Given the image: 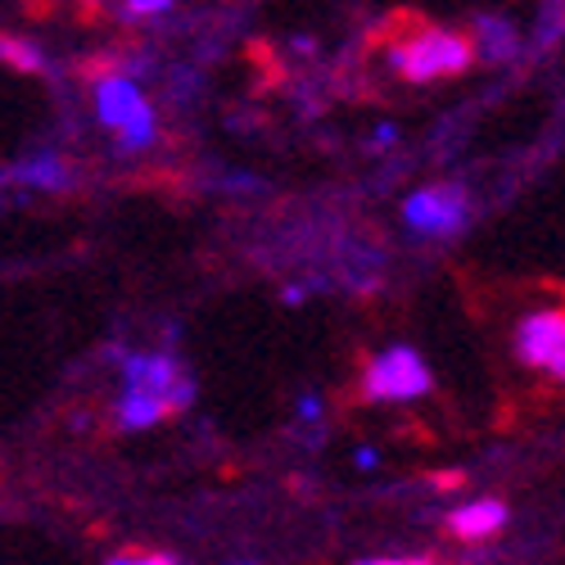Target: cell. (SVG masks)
Returning a JSON list of instances; mask_svg holds the SVG:
<instances>
[{
    "instance_id": "6da1fadb",
    "label": "cell",
    "mask_w": 565,
    "mask_h": 565,
    "mask_svg": "<svg viewBox=\"0 0 565 565\" xmlns=\"http://www.w3.org/2000/svg\"><path fill=\"white\" fill-rule=\"evenodd\" d=\"M476 60V45L461 32H448V28H435V32H420L416 41H403L390 51V64L394 73H403L407 82H439V77H457L470 68Z\"/></svg>"
},
{
    "instance_id": "7a4b0ae2",
    "label": "cell",
    "mask_w": 565,
    "mask_h": 565,
    "mask_svg": "<svg viewBox=\"0 0 565 565\" xmlns=\"http://www.w3.org/2000/svg\"><path fill=\"white\" fill-rule=\"evenodd\" d=\"M96 118L118 131L122 150H146V146H154V136H159L150 100L140 96V86L131 77H118V73L96 82Z\"/></svg>"
},
{
    "instance_id": "3957f363",
    "label": "cell",
    "mask_w": 565,
    "mask_h": 565,
    "mask_svg": "<svg viewBox=\"0 0 565 565\" xmlns=\"http://www.w3.org/2000/svg\"><path fill=\"white\" fill-rule=\"evenodd\" d=\"M430 390H435V375H430L426 358L407 344L385 349L362 375V394L371 403H412V398H426Z\"/></svg>"
},
{
    "instance_id": "277c9868",
    "label": "cell",
    "mask_w": 565,
    "mask_h": 565,
    "mask_svg": "<svg viewBox=\"0 0 565 565\" xmlns=\"http://www.w3.org/2000/svg\"><path fill=\"white\" fill-rule=\"evenodd\" d=\"M470 217V200L461 185H426V191H412L403 200V222L407 231L426 235V241H448L457 235Z\"/></svg>"
},
{
    "instance_id": "5b68a950",
    "label": "cell",
    "mask_w": 565,
    "mask_h": 565,
    "mask_svg": "<svg viewBox=\"0 0 565 565\" xmlns=\"http://www.w3.org/2000/svg\"><path fill=\"white\" fill-rule=\"evenodd\" d=\"M515 358L561 381L565 375V317H561V308H539V312L521 317V326H515Z\"/></svg>"
},
{
    "instance_id": "8992f818",
    "label": "cell",
    "mask_w": 565,
    "mask_h": 565,
    "mask_svg": "<svg viewBox=\"0 0 565 565\" xmlns=\"http://www.w3.org/2000/svg\"><path fill=\"white\" fill-rule=\"evenodd\" d=\"M448 530H452L461 543H484V539H493L498 530H507V502L480 498V502H470V507H457V511L448 515Z\"/></svg>"
},
{
    "instance_id": "52a82bcc",
    "label": "cell",
    "mask_w": 565,
    "mask_h": 565,
    "mask_svg": "<svg viewBox=\"0 0 565 565\" xmlns=\"http://www.w3.org/2000/svg\"><path fill=\"white\" fill-rule=\"evenodd\" d=\"M122 375H127V385H140V390H154V394H172V385L181 381V371H177V362L168 358V353H136V358H127V366H122ZM172 412V407H168Z\"/></svg>"
},
{
    "instance_id": "ba28073f",
    "label": "cell",
    "mask_w": 565,
    "mask_h": 565,
    "mask_svg": "<svg viewBox=\"0 0 565 565\" xmlns=\"http://www.w3.org/2000/svg\"><path fill=\"white\" fill-rule=\"evenodd\" d=\"M168 416V398L154 394V390H140V385H127L122 398H118V426L122 430H150Z\"/></svg>"
},
{
    "instance_id": "9c48e42d",
    "label": "cell",
    "mask_w": 565,
    "mask_h": 565,
    "mask_svg": "<svg viewBox=\"0 0 565 565\" xmlns=\"http://www.w3.org/2000/svg\"><path fill=\"white\" fill-rule=\"evenodd\" d=\"M470 45H476L480 60L507 64V60L515 55V32H511V23H502V19H476V36H470Z\"/></svg>"
},
{
    "instance_id": "30bf717a",
    "label": "cell",
    "mask_w": 565,
    "mask_h": 565,
    "mask_svg": "<svg viewBox=\"0 0 565 565\" xmlns=\"http://www.w3.org/2000/svg\"><path fill=\"white\" fill-rule=\"evenodd\" d=\"M10 177L14 181H28V185H45V191H60V185L68 181V168H64L60 154H36V159L19 163Z\"/></svg>"
},
{
    "instance_id": "8fae6325",
    "label": "cell",
    "mask_w": 565,
    "mask_h": 565,
    "mask_svg": "<svg viewBox=\"0 0 565 565\" xmlns=\"http://www.w3.org/2000/svg\"><path fill=\"white\" fill-rule=\"evenodd\" d=\"M0 60H6L10 68H19V73H45V55L23 36H0Z\"/></svg>"
},
{
    "instance_id": "7c38bea8",
    "label": "cell",
    "mask_w": 565,
    "mask_h": 565,
    "mask_svg": "<svg viewBox=\"0 0 565 565\" xmlns=\"http://www.w3.org/2000/svg\"><path fill=\"white\" fill-rule=\"evenodd\" d=\"M172 6H177V0H127L122 14H127V19H159V14H168Z\"/></svg>"
},
{
    "instance_id": "4fadbf2b",
    "label": "cell",
    "mask_w": 565,
    "mask_h": 565,
    "mask_svg": "<svg viewBox=\"0 0 565 565\" xmlns=\"http://www.w3.org/2000/svg\"><path fill=\"white\" fill-rule=\"evenodd\" d=\"M353 461H358L362 470H375V466H381V452H375V448H358Z\"/></svg>"
},
{
    "instance_id": "5bb4252c",
    "label": "cell",
    "mask_w": 565,
    "mask_h": 565,
    "mask_svg": "<svg viewBox=\"0 0 565 565\" xmlns=\"http://www.w3.org/2000/svg\"><path fill=\"white\" fill-rule=\"evenodd\" d=\"M321 416V403L312 398V394H303V403H299V420H317Z\"/></svg>"
},
{
    "instance_id": "9a60e30c",
    "label": "cell",
    "mask_w": 565,
    "mask_h": 565,
    "mask_svg": "<svg viewBox=\"0 0 565 565\" xmlns=\"http://www.w3.org/2000/svg\"><path fill=\"white\" fill-rule=\"evenodd\" d=\"M394 136H398V127H394V122H381V127H375V136H371V140H375V146H390Z\"/></svg>"
},
{
    "instance_id": "2e32d148",
    "label": "cell",
    "mask_w": 565,
    "mask_h": 565,
    "mask_svg": "<svg viewBox=\"0 0 565 565\" xmlns=\"http://www.w3.org/2000/svg\"><path fill=\"white\" fill-rule=\"evenodd\" d=\"M286 303H303V286H290L286 290Z\"/></svg>"
}]
</instances>
